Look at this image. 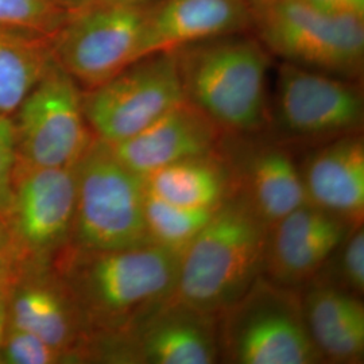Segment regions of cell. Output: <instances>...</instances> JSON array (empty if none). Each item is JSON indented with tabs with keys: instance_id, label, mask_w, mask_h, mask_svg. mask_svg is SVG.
I'll return each instance as SVG.
<instances>
[{
	"instance_id": "cell-1",
	"label": "cell",
	"mask_w": 364,
	"mask_h": 364,
	"mask_svg": "<svg viewBox=\"0 0 364 364\" xmlns=\"http://www.w3.org/2000/svg\"><path fill=\"white\" fill-rule=\"evenodd\" d=\"M181 255L158 245L102 251L66 246L50 267L76 305L88 341L124 332L166 302Z\"/></svg>"
},
{
	"instance_id": "cell-2",
	"label": "cell",
	"mask_w": 364,
	"mask_h": 364,
	"mask_svg": "<svg viewBox=\"0 0 364 364\" xmlns=\"http://www.w3.org/2000/svg\"><path fill=\"white\" fill-rule=\"evenodd\" d=\"M174 53L185 99L224 134L266 131L273 55L252 33L200 41Z\"/></svg>"
},
{
	"instance_id": "cell-3",
	"label": "cell",
	"mask_w": 364,
	"mask_h": 364,
	"mask_svg": "<svg viewBox=\"0 0 364 364\" xmlns=\"http://www.w3.org/2000/svg\"><path fill=\"white\" fill-rule=\"evenodd\" d=\"M269 225L236 191L182 252L173 299L219 314L263 273Z\"/></svg>"
},
{
	"instance_id": "cell-4",
	"label": "cell",
	"mask_w": 364,
	"mask_h": 364,
	"mask_svg": "<svg viewBox=\"0 0 364 364\" xmlns=\"http://www.w3.org/2000/svg\"><path fill=\"white\" fill-rule=\"evenodd\" d=\"M219 362L324 363L306 326L301 290L259 278L218 314Z\"/></svg>"
},
{
	"instance_id": "cell-5",
	"label": "cell",
	"mask_w": 364,
	"mask_h": 364,
	"mask_svg": "<svg viewBox=\"0 0 364 364\" xmlns=\"http://www.w3.org/2000/svg\"><path fill=\"white\" fill-rule=\"evenodd\" d=\"M75 169L76 209L69 247L102 251L153 245L144 219L142 176L97 138Z\"/></svg>"
},
{
	"instance_id": "cell-6",
	"label": "cell",
	"mask_w": 364,
	"mask_h": 364,
	"mask_svg": "<svg viewBox=\"0 0 364 364\" xmlns=\"http://www.w3.org/2000/svg\"><path fill=\"white\" fill-rule=\"evenodd\" d=\"M250 4L251 33L273 57L336 77L362 81L364 19L324 13L299 0Z\"/></svg>"
},
{
	"instance_id": "cell-7",
	"label": "cell",
	"mask_w": 364,
	"mask_h": 364,
	"mask_svg": "<svg viewBox=\"0 0 364 364\" xmlns=\"http://www.w3.org/2000/svg\"><path fill=\"white\" fill-rule=\"evenodd\" d=\"M363 124L362 81L281 61L264 131L275 141L313 147L362 132Z\"/></svg>"
},
{
	"instance_id": "cell-8",
	"label": "cell",
	"mask_w": 364,
	"mask_h": 364,
	"mask_svg": "<svg viewBox=\"0 0 364 364\" xmlns=\"http://www.w3.org/2000/svg\"><path fill=\"white\" fill-rule=\"evenodd\" d=\"M149 0H96L69 14L52 38L54 61L82 91L102 85L144 58Z\"/></svg>"
},
{
	"instance_id": "cell-9",
	"label": "cell",
	"mask_w": 364,
	"mask_h": 364,
	"mask_svg": "<svg viewBox=\"0 0 364 364\" xmlns=\"http://www.w3.org/2000/svg\"><path fill=\"white\" fill-rule=\"evenodd\" d=\"M186 102L174 50L149 54L99 87L82 91L93 135L119 144Z\"/></svg>"
},
{
	"instance_id": "cell-10",
	"label": "cell",
	"mask_w": 364,
	"mask_h": 364,
	"mask_svg": "<svg viewBox=\"0 0 364 364\" xmlns=\"http://www.w3.org/2000/svg\"><path fill=\"white\" fill-rule=\"evenodd\" d=\"M213 364L219 362L218 314L170 297L130 329L92 338L85 363Z\"/></svg>"
},
{
	"instance_id": "cell-11",
	"label": "cell",
	"mask_w": 364,
	"mask_h": 364,
	"mask_svg": "<svg viewBox=\"0 0 364 364\" xmlns=\"http://www.w3.org/2000/svg\"><path fill=\"white\" fill-rule=\"evenodd\" d=\"M16 159L42 168L75 166L93 135L82 108V90L53 61L14 114Z\"/></svg>"
},
{
	"instance_id": "cell-12",
	"label": "cell",
	"mask_w": 364,
	"mask_h": 364,
	"mask_svg": "<svg viewBox=\"0 0 364 364\" xmlns=\"http://www.w3.org/2000/svg\"><path fill=\"white\" fill-rule=\"evenodd\" d=\"M75 166L15 162L6 224L26 270L50 267L70 242L76 209Z\"/></svg>"
},
{
	"instance_id": "cell-13",
	"label": "cell",
	"mask_w": 364,
	"mask_h": 364,
	"mask_svg": "<svg viewBox=\"0 0 364 364\" xmlns=\"http://www.w3.org/2000/svg\"><path fill=\"white\" fill-rule=\"evenodd\" d=\"M220 153L232 169L236 189L269 227L308 203L291 149L269 134H225Z\"/></svg>"
},
{
	"instance_id": "cell-14",
	"label": "cell",
	"mask_w": 364,
	"mask_h": 364,
	"mask_svg": "<svg viewBox=\"0 0 364 364\" xmlns=\"http://www.w3.org/2000/svg\"><path fill=\"white\" fill-rule=\"evenodd\" d=\"M350 228L309 203L301 205L269 227L262 275L301 290L321 272Z\"/></svg>"
},
{
	"instance_id": "cell-15",
	"label": "cell",
	"mask_w": 364,
	"mask_h": 364,
	"mask_svg": "<svg viewBox=\"0 0 364 364\" xmlns=\"http://www.w3.org/2000/svg\"><path fill=\"white\" fill-rule=\"evenodd\" d=\"M9 324L65 352L70 363H84L88 333L76 305L52 267L27 269L9 299Z\"/></svg>"
},
{
	"instance_id": "cell-16",
	"label": "cell",
	"mask_w": 364,
	"mask_h": 364,
	"mask_svg": "<svg viewBox=\"0 0 364 364\" xmlns=\"http://www.w3.org/2000/svg\"><path fill=\"white\" fill-rule=\"evenodd\" d=\"M308 203L350 227L364 221V138L355 132L313 146L299 164Z\"/></svg>"
},
{
	"instance_id": "cell-17",
	"label": "cell",
	"mask_w": 364,
	"mask_h": 364,
	"mask_svg": "<svg viewBox=\"0 0 364 364\" xmlns=\"http://www.w3.org/2000/svg\"><path fill=\"white\" fill-rule=\"evenodd\" d=\"M224 135L218 124L186 100L136 135L108 144L122 164L144 177L182 159L218 151Z\"/></svg>"
},
{
	"instance_id": "cell-18",
	"label": "cell",
	"mask_w": 364,
	"mask_h": 364,
	"mask_svg": "<svg viewBox=\"0 0 364 364\" xmlns=\"http://www.w3.org/2000/svg\"><path fill=\"white\" fill-rule=\"evenodd\" d=\"M248 0H158L149 3L144 55L223 36L251 33Z\"/></svg>"
},
{
	"instance_id": "cell-19",
	"label": "cell",
	"mask_w": 364,
	"mask_h": 364,
	"mask_svg": "<svg viewBox=\"0 0 364 364\" xmlns=\"http://www.w3.org/2000/svg\"><path fill=\"white\" fill-rule=\"evenodd\" d=\"M305 287L301 289L304 314L324 363H363V301L341 287L317 279Z\"/></svg>"
},
{
	"instance_id": "cell-20",
	"label": "cell",
	"mask_w": 364,
	"mask_h": 364,
	"mask_svg": "<svg viewBox=\"0 0 364 364\" xmlns=\"http://www.w3.org/2000/svg\"><path fill=\"white\" fill-rule=\"evenodd\" d=\"M149 195L186 208L218 209L234 195V173L220 149L182 159L144 176Z\"/></svg>"
},
{
	"instance_id": "cell-21",
	"label": "cell",
	"mask_w": 364,
	"mask_h": 364,
	"mask_svg": "<svg viewBox=\"0 0 364 364\" xmlns=\"http://www.w3.org/2000/svg\"><path fill=\"white\" fill-rule=\"evenodd\" d=\"M54 61L52 41L0 27V114L13 117Z\"/></svg>"
},
{
	"instance_id": "cell-22",
	"label": "cell",
	"mask_w": 364,
	"mask_h": 364,
	"mask_svg": "<svg viewBox=\"0 0 364 364\" xmlns=\"http://www.w3.org/2000/svg\"><path fill=\"white\" fill-rule=\"evenodd\" d=\"M216 209L186 208L146 192L144 219L150 242L182 254Z\"/></svg>"
},
{
	"instance_id": "cell-23",
	"label": "cell",
	"mask_w": 364,
	"mask_h": 364,
	"mask_svg": "<svg viewBox=\"0 0 364 364\" xmlns=\"http://www.w3.org/2000/svg\"><path fill=\"white\" fill-rule=\"evenodd\" d=\"M69 14L50 0H0V27L49 41Z\"/></svg>"
},
{
	"instance_id": "cell-24",
	"label": "cell",
	"mask_w": 364,
	"mask_h": 364,
	"mask_svg": "<svg viewBox=\"0 0 364 364\" xmlns=\"http://www.w3.org/2000/svg\"><path fill=\"white\" fill-rule=\"evenodd\" d=\"M0 363H70V359L65 352L57 350L38 336L7 324L0 346Z\"/></svg>"
},
{
	"instance_id": "cell-25",
	"label": "cell",
	"mask_w": 364,
	"mask_h": 364,
	"mask_svg": "<svg viewBox=\"0 0 364 364\" xmlns=\"http://www.w3.org/2000/svg\"><path fill=\"white\" fill-rule=\"evenodd\" d=\"M338 263L333 266L331 277L318 279L341 287L355 296L362 297L364 293V228L363 225L352 227L333 252Z\"/></svg>"
},
{
	"instance_id": "cell-26",
	"label": "cell",
	"mask_w": 364,
	"mask_h": 364,
	"mask_svg": "<svg viewBox=\"0 0 364 364\" xmlns=\"http://www.w3.org/2000/svg\"><path fill=\"white\" fill-rule=\"evenodd\" d=\"M16 162V141L13 117L0 114V218L6 221L13 188L14 168Z\"/></svg>"
},
{
	"instance_id": "cell-27",
	"label": "cell",
	"mask_w": 364,
	"mask_h": 364,
	"mask_svg": "<svg viewBox=\"0 0 364 364\" xmlns=\"http://www.w3.org/2000/svg\"><path fill=\"white\" fill-rule=\"evenodd\" d=\"M26 270L6 221L0 218V284L13 287Z\"/></svg>"
},
{
	"instance_id": "cell-28",
	"label": "cell",
	"mask_w": 364,
	"mask_h": 364,
	"mask_svg": "<svg viewBox=\"0 0 364 364\" xmlns=\"http://www.w3.org/2000/svg\"><path fill=\"white\" fill-rule=\"evenodd\" d=\"M317 10L333 15L364 19V0H299Z\"/></svg>"
},
{
	"instance_id": "cell-29",
	"label": "cell",
	"mask_w": 364,
	"mask_h": 364,
	"mask_svg": "<svg viewBox=\"0 0 364 364\" xmlns=\"http://www.w3.org/2000/svg\"><path fill=\"white\" fill-rule=\"evenodd\" d=\"M11 287L6 284H0V346L9 324V299Z\"/></svg>"
},
{
	"instance_id": "cell-30",
	"label": "cell",
	"mask_w": 364,
	"mask_h": 364,
	"mask_svg": "<svg viewBox=\"0 0 364 364\" xmlns=\"http://www.w3.org/2000/svg\"><path fill=\"white\" fill-rule=\"evenodd\" d=\"M54 4L60 6L61 9L66 10L68 13H73L76 10H80L88 4H91L96 0H50Z\"/></svg>"
},
{
	"instance_id": "cell-31",
	"label": "cell",
	"mask_w": 364,
	"mask_h": 364,
	"mask_svg": "<svg viewBox=\"0 0 364 364\" xmlns=\"http://www.w3.org/2000/svg\"><path fill=\"white\" fill-rule=\"evenodd\" d=\"M103 1H123V3H136V1H146V0H103Z\"/></svg>"
},
{
	"instance_id": "cell-32",
	"label": "cell",
	"mask_w": 364,
	"mask_h": 364,
	"mask_svg": "<svg viewBox=\"0 0 364 364\" xmlns=\"http://www.w3.org/2000/svg\"><path fill=\"white\" fill-rule=\"evenodd\" d=\"M250 3H259V1H266V0H248Z\"/></svg>"
}]
</instances>
